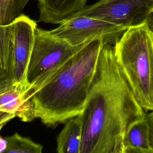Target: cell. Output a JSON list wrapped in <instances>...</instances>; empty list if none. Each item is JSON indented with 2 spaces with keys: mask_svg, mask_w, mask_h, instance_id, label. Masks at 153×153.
Wrapping results in <instances>:
<instances>
[{
  "mask_svg": "<svg viewBox=\"0 0 153 153\" xmlns=\"http://www.w3.org/2000/svg\"><path fill=\"white\" fill-rule=\"evenodd\" d=\"M126 148L145 150L152 149L149 140V129L145 117L132 123L124 135Z\"/></svg>",
  "mask_w": 153,
  "mask_h": 153,
  "instance_id": "11",
  "label": "cell"
},
{
  "mask_svg": "<svg viewBox=\"0 0 153 153\" xmlns=\"http://www.w3.org/2000/svg\"><path fill=\"white\" fill-rule=\"evenodd\" d=\"M14 117H16L14 114L0 110V124L3 123H8L10 120Z\"/></svg>",
  "mask_w": 153,
  "mask_h": 153,
  "instance_id": "18",
  "label": "cell"
},
{
  "mask_svg": "<svg viewBox=\"0 0 153 153\" xmlns=\"http://www.w3.org/2000/svg\"><path fill=\"white\" fill-rule=\"evenodd\" d=\"M7 147L2 153H42V146L19 133L5 137Z\"/></svg>",
  "mask_w": 153,
  "mask_h": 153,
  "instance_id": "13",
  "label": "cell"
},
{
  "mask_svg": "<svg viewBox=\"0 0 153 153\" xmlns=\"http://www.w3.org/2000/svg\"><path fill=\"white\" fill-rule=\"evenodd\" d=\"M117 63L145 111L153 110V27L143 23L126 29L114 44Z\"/></svg>",
  "mask_w": 153,
  "mask_h": 153,
  "instance_id": "3",
  "label": "cell"
},
{
  "mask_svg": "<svg viewBox=\"0 0 153 153\" xmlns=\"http://www.w3.org/2000/svg\"><path fill=\"white\" fill-rule=\"evenodd\" d=\"M145 118L147 121L149 129V140L151 148L153 149V110L146 114Z\"/></svg>",
  "mask_w": 153,
  "mask_h": 153,
  "instance_id": "16",
  "label": "cell"
},
{
  "mask_svg": "<svg viewBox=\"0 0 153 153\" xmlns=\"http://www.w3.org/2000/svg\"><path fill=\"white\" fill-rule=\"evenodd\" d=\"M15 84L11 78L0 79V94L11 88Z\"/></svg>",
  "mask_w": 153,
  "mask_h": 153,
  "instance_id": "15",
  "label": "cell"
},
{
  "mask_svg": "<svg viewBox=\"0 0 153 153\" xmlns=\"http://www.w3.org/2000/svg\"><path fill=\"white\" fill-rule=\"evenodd\" d=\"M126 30L123 27L101 19L75 16L63 21L58 27L48 31L51 35L72 46H79L96 39L115 44Z\"/></svg>",
  "mask_w": 153,
  "mask_h": 153,
  "instance_id": "6",
  "label": "cell"
},
{
  "mask_svg": "<svg viewBox=\"0 0 153 153\" xmlns=\"http://www.w3.org/2000/svg\"><path fill=\"white\" fill-rule=\"evenodd\" d=\"M11 23L13 50L11 76L14 83L23 84L27 87L26 84V74L37 24L23 14H20Z\"/></svg>",
  "mask_w": 153,
  "mask_h": 153,
  "instance_id": "7",
  "label": "cell"
},
{
  "mask_svg": "<svg viewBox=\"0 0 153 153\" xmlns=\"http://www.w3.org/2000/svg\"><path fill=\"white\" fill-rule=\"evenodd\" d=\"M39 22L60 24L82 10L87 0H37Z\"/></svg>",
  "mask_w": 153,
  "mask_h": 153,
  "instance_id": "9",
  "label": "cell"
},
{
  "mask_svg": "<svg viewBox=\"0 0 153 153\" xmlns=\"http://www.w3.org/2000/svg\"><path fill=\"white\" fill-rule=\"evenodd\" d=\"M12 23L0 25V79H11Z\"/></svg>",
  "mask_w": 153,
  "mask_h": 153,
  "instance_id": "12",
  "label": "cell"
},
{
  "mask_svg": "<svg viewBox=\"0 0 153 153\" xmlns=\"http://www.w3.org/2000/svg\"><path fill=\"white\" fill-rule=\"evenodd\" d=\"M124 135L120 136L117 139V142L115 145L111 152V153H123V151L124 149Z\"/></svg>",
  "mask_w": 153,
  "mask_h": 153,
  "instance_id": "17",
  "label": "cell"
},
{
  "mask_svg": "<svg viewBox=\"0 0 153 153\" xmlns=\"http://www.w3.org/2000/svg\"><path fill=\"white\" fill-rule=\"evenodd\" d=\"M105 43L96 39L86 44L32 93L36 118L53 126L82 112Z\"/></svg>",
  "mask_w": 153,
  "mask_h": 153,
  "instance_id": "2",
  "label": "cell"
},
{
  "mask_svg": "<svg viewBox=\"0 0 153 153\" xmlns=\"http://www.w3.org/2000/svg\"><path fill=\"white\" fill-rule=\"evenodd\" d=\"M30 0H0V25L11 23Z\"/></svg>",
  "mask_w": 153,
  "mask_h": 153,
  "instance_id": "14",
  "label": "cell"
},
{
  "mask_svg": "<svg viewBox=\"0 0 153 153\" xmlns=\"http://www.w3.org/2000/svg\"><path fill=\"white\" fill-rule=\"evenodd\" d=\"M28 88L23 84L14 86L0 94V110L10 112L23 122H30L35 118V106L28 98Z\"/></svg>",
  "mask_w": 153,
  "mask_h": 153,
  "instance_id": "8",
  "label": "cell"
},
{
  "mask_svg": "<svg viewBox=\"0 0 153 153\" xmlns=\"http://www.w3.org/2000/svg\"><path fill=\"white\" fill-rule=\"evenodd\" d=\"M7 123H3L0 124V131L1 130V129L3 128V127H4Z\"/></svg>",
  "mask_w": 153,
  "mask_h": 153,
  "instance_id": "21",
  "label": "cell"
},
{
  "mask_svg": "<svg viewBox=\"0 0 153 153\" xmlns=\"http://www.w3.org/2000/svg\"><path fill=\"white\" fill-rule=\"evenodd\" d=\"M123 153H153V149L145 150L137 148L124 147Z\"/></svg>",
  "mask_w": 153,
  "mask_h": 153,
  "instance_id": "19",
  "label": "cell"
},
{
  "mask_svg": "<svg viewBox=\"0 0 153 153\" xmlns=\"http://www.w3.org/2000/svg\"><path fill=\"white\" fill-rule=\"evenodd\" d=\"M7 147V140L5 138H2L0 136V153H2L5 151Z\"/></svg>",
  "mask_w": 153,
  "mask_h": 153,
  "instance_id": "20",
  "label": "cell"
},
{
  "mask_svg": "<svg viewBox=\"0 0 153 153\" xmlns=\"http://www.w3.org/2000/svg\"><path fill=\"white\" fill-rule=\"evenodd\" d=\"M101 19L127 29L148 23L153 27V0H99L72 15Z\"/></svg>",
  "mask_w": 153,
  "mask_h": 153,
  "instance_id": "5",
  "label": "cell"
},
{
  "mask_svg": "<svg viewBox=\"0 0 153 153\" xmlns=\"http://www.w3.org/2000/svg\"><path fill=\"white\" fill-rule=\"evenodd\" d=\"M81 126L79 115L66 123L57 137V153H80Z\"/></svg>",
  "mask_w": 153,
  "mask_h": 153,
  "instance_id": "10",
  "label": "cell"
},
{
  "mask_svg": "<svg viewBox=\"0 0 153 153\" xmlns=\"http://www.w3.org/2000/svg\"><path fill=\"white\" fill-rule=\"evenodd\" d=\"M141 107L116 61L114 47L105 43L82 112L80 153H111L117 139L144 118Z\"/></svg>",
  "mask_w": 153,
  "mask_h": 153,
  "instance_id": "1",
  "label": "cell"
},
{
  "mask_svg": "<svg viewBox=\"0 0 153 153\" xmlns=\"http://www.w3.org/2000/svg\"><path fill=\"white\" fill-rule=\"evenodd\" d=\"M85 45L72 46L48 30L37 27L26 74L27 97L30 99L34 91Z\"/></svg>",
  "mask_w": 153,
  "mask_h": 153,
  "instance_id": "4",
  "label": "cell"
}]
</instances>
